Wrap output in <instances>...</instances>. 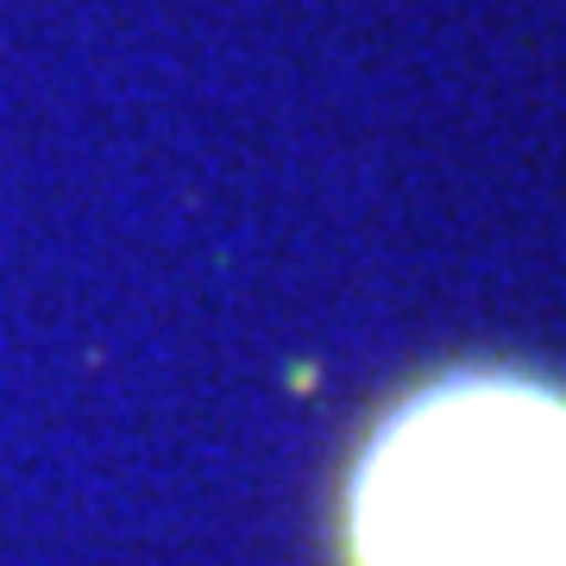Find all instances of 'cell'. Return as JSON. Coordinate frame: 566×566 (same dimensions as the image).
<instances>
[{
  "instance_id": "6da1fadb",
  "label": "cell",
  "mask_w": 566,
  "mask_h": 566,
  "mask_svg": "<svg viewBox=\"0 0 566 566\" xmlns=\"http://www.w3.org/2000/svg\"><path fill=\"white\" fill-rule=\"evenodd\" d=\"M353 566H566V390L453 371L365 441L346 485Z\"/></svg>"
}]
</instances>
